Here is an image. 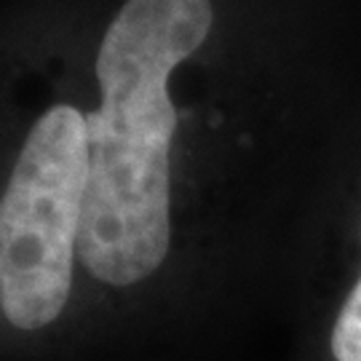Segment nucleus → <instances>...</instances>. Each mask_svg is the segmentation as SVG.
Wrapping results in <instances>:
<instances>
[{"label": "nucleus", "instance_id": "20e7f679", "mask_svg": "<svg viewBox=\"0 0 361 361\" xmlns=\"http://www.w3.org/2000/svg\"><path fill=\"white\" fill-rule=\"evenodd\" d=\"M0 308H3V302H0Z\"/></svg>", "mask_w": 361, "mask_h": 361}, {"label": "nucleus", "instance_id": "f03ea898", "mask_svg": "<svg viewBox=\"0 0 361 361\" xmlns=\"http://www.w3.org/2000/svg\"><path fill=\"white\" fill-rule=\"evenodd\" d=\"M86 180V116L56 104L30 129L0 198V302L16 329H43L65 310Z\"/></svg>", "mask_w": 361, "mask_h": 361}, {"label": "nucleus", "instance_id": "7ed1b4c3", "mask_svg": "<svg viewBox=\"0 0 361 361\" xmlns=\"http://www.w3.org/2000/svg\"><path fill=\"white\" fill-rule=\"evenodd\" d=\"M329 348L335 361H361V273L337 310Z\"/></svg>", "mask_w": 361, "mask_h": 361}, {"label": "nucleus", "instance_id": "f257e3e1", "mask_svg": "<svg viewBox=\"0 0 361 361\" xmlns=\"http://www.w3.org/2000/svg\"><path fill=\"white\" fill-rule=\"evenodd\" d=\"M212 22L209 0H126L99 43L78 257L104 284H140L169 255L177 131L169 78L204 46Z\"/></svg>", "mask_w": 361, "mask_h": 361}]
</instances>
